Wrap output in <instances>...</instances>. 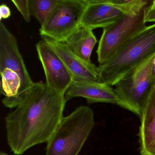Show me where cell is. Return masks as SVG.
<instances>
[{
	"mask_svg": "<svg viewBox=\"0 0 155 155\" xmlns=\"http://www.w3.org/2000/svg\"><path fill=\"white\" fill-rule=\"evenodd\" d=\"M155 8V0H153V4H152V6L151 7V9H154Z\"/></svg>",
	"mask_w": 155,
	"mask_h": 155,
	"instance_id": "21",
	"label": "cell"
},
{
	"mask_svg": "<svg viewBox=\"0 0 155 155\" xmlns=\"http://www.w3.org/2000/svg\"><path fill=\"white\" fill-rule=\"evenodd\" d=\"M20 12L25 21L29 22L31 21V15L28 10L27 0H11Z\"/></svg>",
	"mask_w": 155,
	"mask_h": 155,
	"instance_id": "15",
	"label": "cell"
},
{
	"mask_svg": "<svg viewBox=\"0 0 155 155\" xmlns=\"http://www.w3.org/2000/svg\"><path fill=\"white\" fill-rule=\"evenodd\" d=\"M59 0H27L28 10L31 16L37 20L41 25L55 7Z\"/></svg>",
	"mask_w": 155,
	"mask_h": 155,
	"instance_id": "14",
	"label": "cell"
},
{
	"mask_svg": "<svg viewBox=\"0 0 155 155\" xmlns=\"http://www.w3.org/2000/svg\"><path fill=\"white\" fill-rule=\"evenodd\" d=\"M0 155H8L7 154L5 153H3V152H1Z\"/></svg>",
	"mask_w": 155,
	"mask_h": 155,
	"instance_id": "22",
	"label": "cell"
},
{
	"mask_svg": "<svg viewBox=\"0 0 155 155\" xmlns=\"http://www.w3.org/2000/svg\"><path fill=\"white\" fill-rule=\"evenodd\" d=\"M2 68H8L15 72L22 81V86L17 95L5 106L8 108H14L23 100L34 83L31 79L19 51L16 39L1 21L0 69Z\"/></svg>",
	"mask_w": 155,
	"mask_h": 155,
	"instance_id": "7",
	"label": "cell"
},
{
	"mask_svg": "<svg viewBox=\"0 0 155 155\" xmlns=\"http://www.w3.org/2000/svg\"><path fill=\"white\" fill-rule=\"evenodd\" d=\"M138 137L142 155H155V86L140 117Z\"/></svg>",
	"mask_w": 155,
	"mask_h": 155,
	"instance_id": "12",
	"label": "cell"
},
{
	"mask_svg": "<svg viewBox=\"0 0 155 155\" xmlns=\"http://www.w3.org/2000/svg\"><path fill=\"white\" fill-rule=\"evenodd\" d=\"M93 31L88 27L80 26L67 39L61 42L84 61L92 62L91 54L97 42Z\"/></svg>",
	"mask_w": 155,
	"mask_h": 155,
	"instance_id": "13",
	"label": "cell"
},
{
	"mask_svg": "<svg viewBox=\"0 0 155 155\" xmlns=\"http://www.w3.org/2000/svg\"><path fill=\"white\" fill-rule=\"evenodd\" d=\"M64 96L66 102L80 97L85 98L89 104L105 103L117 105L119 100L115 90L111 86L94 81H73Z\"/></svg>",
	"mask_w": 155,
	"mask_h": 155,
	"instance_id": "10",
	"label": "cell"
},
{
	"mask_svg": "<svg viewBox=\"0 0 155 155\" xmlns=\"http://www.w3.org/2000/svg\"><path fill=\"white\" fill-rule=\"evenodd\" d=\"M87 4L81 0H59L39 31L42 39L62 42L80 26Z\"/></svg>",
	"mask_w": 155,
	"mask_h": 155,
	"instance_id": "6",
	"label": "cell"
},
{
	"mask_svg": "<svg viewBox=\"0 0 155 155\" xmlns=\"http://www.w3.org/2000/svg\"><path fill=\"white\" fill-rule=\"evenodd\" d=\"M39 60L45 74L47 86L54 92L64 95L73 81L72 74L60 56L45 40L36 45Z\"/></svg>",
	"mask_w": 155,
	"mask_h": 155,
	"instance_id": "8",
	"label": "cell"
},
{
	"mask_svg": "<svg viewBox=\"0 0 155 155\" xmlns=\"http://www.w3.org/2000/svg\"><path fill=\"white\" fill-rule=\"evenodd\" d=\"M155 53L128 72L115 84L118 105L140 117L155 86L151 71Z\"/></svg>",
	"mask_w": 155,
	"mask_h": 155,
	"instance_id": "5",
	"label": "cell"
},
{
	"mask_svg": "<svg viewBox=\"0 0 155 155\" xmlns=\"http://www.w3.org/2000/svg\"><path fill=\"white\" fill-rule=\"evenodd\" d=\"M135 0H112L110 2L113 4L118 5H124L128 4L130 3L133 2Z\"/></svg>",
	"mask_w": 155,
	"mask_h": 155,
	"instance_id": "18",
	"label": "cell"
},
{
	"mask_svg": "<svg viewBox=\"0 0 155 155\" xmlns=\"http://www.w3.org/2000/svg\"><path fill=\"white\" fill-rule=\"evenodd\" d=\"M151 76L152 79L155 81V58L153 62L151 71Z\"/></svg>",
	"mask_w": 155,
	"mask_h": 155,
	"instance_id": "20",
	"label": "cell"
},
{
	"mask_svg": "<svg viewBox=\"0 0 155 155\" xmlns=\"http://www.w3.org/2000/svg\"><path fill=\"white\" fill-rule=\"evenodd\" d=\"M153 0H136L131 9L113 24L103 28L96 53L99 64L113 57L135 35L145 29V17Z\"/></svg>",
	"mask_w": 155,
	"mask_h": 155,
	"instance_id": "3",
	"label": "cell"
},
{
	"mask_svg": "<svg viewBox=\"0 0 155 155\" xmlns=\"http://www.w3.org/2000/svg\"><path fill=\"white\" fill-rule=\"evenodd\" d=\"M86 4L99 3L110 2L112 0H81Z\"/></svg>",
	"mask_w": 155,
	"mask_h": 155,
	"instance_id": "19",
	"label": "cell"
},
{
	"mask_svg": "<svg viewBox=\"0 0 155 155\" xmlns=\"http://www.w3.org/2000/svg\"><path fill=\"white\" fill-rule=\"evenodd\" d=\"M47 42L64 63L72 74L73 81L99 82V67L84 61L71 51L62 43L47 39Z\"/></svg>",
	"mask_w": 155,
	"mask_h": 155,
	"instance_id": "11",
	"label": "cell"
},
{
	"mask_svg": "<svg viewBox=\"0 0 155 155\" xmlns=\"http://www.w3.org/2000/svg\"><path fill=\"white\" fill-rule=\"evenodd\" d=\"M11 15L10 8L6 5L2 4L0 6V19H6Z\"/></svg>",
	"mask_w": 155,
	"mask_h": 155,
	"instance_id": "16",
	"label": "cell"
},
{
	"mask_svg": "<svg viewBox=\"0 0 155 155\" xmlns=\"http://www.w3.org/2000/svg\"><path fill=\"white\" fill-rule=\"evenodd\" d=\"M145 21L146 23L155 22V8L148 10L146 15Z\"/></svg>",
	"mask_w": 155,
	"mask_h": 155,
	"instance_id": "17",
	"label": "cell"
},
{
	"mask_svg": "<svg viewBox=\"0 0 155 155\" xmlns=\"http://www.w3.org/2000/svg\"><path fill=\"white\" fill-rule=\"evenodd\" d=\"M64 95L45 84L34 83L23 100L5 117L6 138L14 154L47 143L63 117Z\"/></svg>",
	"mask_w": 155,
	"mask_h": 155,
	"instance_id": "1",
	"label": "cell"
},
{
	"mask_svg": "<svg viewBox=\"0 0 155 155\" xmlns=\"http://www.w3.org/2000/svg\"><path fill=\"white\" fill-rule=\"evenodd\" d=\"M93 109L80 106L63 117L47 141L45 155H78L95 126Z\"/></svg>",
	"mask_w": 155,
	"mask_h": 155,
	"instance_id": "4",
	"label": "cell"
},
{
	"mask_svg": "<svg viewBox=\"0 0 155 155\" xmlns=\"http://www.w3.org/2000/svg\"><path fill=\"white\" fill-rule=\"evenodd\" d=\"M155 53V23L131 39L113 57L99 66V82L114 86L132 69Z\"/></svg>",
	"mask_w": 155,
	"mask_h": 155,
	"instance_id": "2",
	"label": "cell"
},
{
	"mask_svg": "<svg viewBox=\"0 0 155 155\" xmlns=\"http://www.w3.org/2000/svg\"><path fill=\"white\" fill-rule=\"evenodd\" d=\"M135 1L124 5L110 2L87 4L81 18L80 26H85L93 30L103 29L119 20L131 9Z\"/></svg>",
	"mask_w": 155,
	"mask_h": 155,
	"instance_id": "9",
	"label": "cell"
}]
</instances>
